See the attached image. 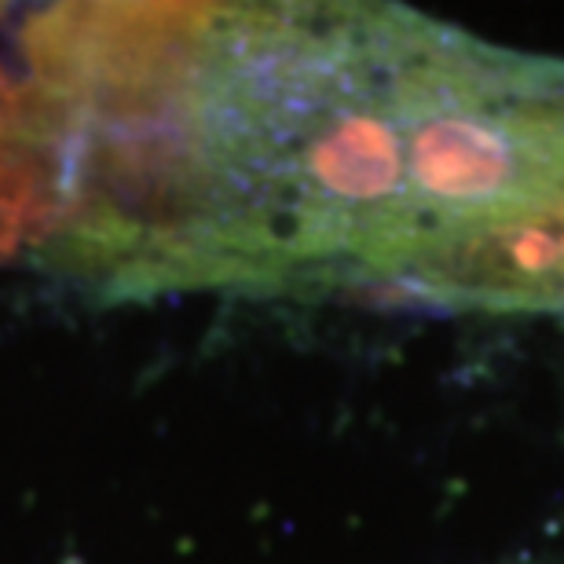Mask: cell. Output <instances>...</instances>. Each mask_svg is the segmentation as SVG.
<instances>
[{
  "label": "cell",
  "instance_id": "6da1fadb",
  "mask_svg": "<svg viewBox=\"0 0 564 564\" xmlns=\"http://www.w3.org/2000/svg\"><path fill=\"white\" fill-rule=\"evenodd\" d=\"M151 115L104 257L151 286L381 282L564 195V59L397 4L140 8Z\"/></svg>",
  "mask_w": 564,
  "mask_h": 564
},
{
  "label": "cell",
  "instance_id": "7a4b0ae2",
  "mask_svg": "<svg viewBox=\"0 0 564 564\" xmlns=\"http://www.w3.org/2000/svg\"><path fill=\"white\" fill-rule=\"evenodd\" d=\"M392 286L447 308L564 312V195L440 235Z\"/></svg>",
  "mask_w": 564,
  "mask_h": 564
}]
</instances>
